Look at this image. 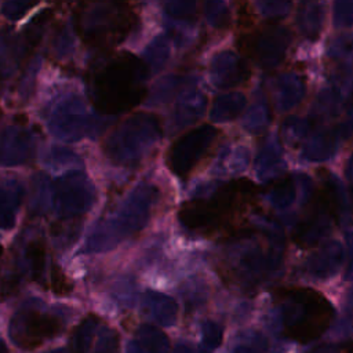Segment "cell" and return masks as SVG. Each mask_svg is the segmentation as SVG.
Returning <instances> with one entry per match:
<instances>
[{
    "label": "cell",
    "instance_id": "cell-1",
    "mask_svg": "<svg viewBox=\"0 0 353 353\" xmlns=\"http://www.w3.org/2000/svg\"><path fill=\"white\" fill-rule=\"evenodd\" d=\"M148 66L130 52L105 54L88 74L90 95L94 106L106 114L135 108L146 97Z\"/></svg>",
    "mask_w": 353,
    "mask_h": 353
},
{
    "label": "cell",
    "instance_id": "cell-2",
    "mask_svg": "<svg viewBox=\"0 0 353 353\" xmlns=\"http://www.w3.org/2000/svg\"><path fill=\"white\" fill-rule=\"evenodd\" d=\"M135 11L124 3H87L74 12L83 41L94 47H112L123 41L137 23Z\"/></svg>",
    "mask_w": 353,
    "mask_h": 353
},
{
    "label": "cell",
    "instance_id": "cell-3",
    "mask_svg": "<svg viewBox=\"0 0 353 353\" xmlns=\"http://www.w3.org/2000/svg\"><path fill=\"white\" fill-rule=\"evenodd\" d=\"M284 307L290 334L302 341L313 339L327 327L330 320L328 303L313 291H285Z\"/></svg>",
    "mask_w": 353,
    "mask_h": 353
},
{
    "label": "cell",
    "instance_id": "cell-4",
    "mask_svg": "<svg viewBox=\"0 0 353 353\" xmlns=\"http://www.w3.org/2000/svg\"><path fill=\"white\" fill-rule=\"evenodd\" d=\"M61 330L62 323L57 316L25 307L14 314L10 324V336L21 349L32 350L46 339L54 338Z\"/></svg>",
    "mask_w": 353,
    "mask_h": 353
},
{
    "label": "cell",
    "instance_id": "cell-5",
    "mask_svg": "<svg viewBox=\"0 0 353 353\" xmlns=\"http://www.w3.org/2000/svg\"><path fill=\"white\" fill-rule=\"evenodd\" d=\"M216 134L218 131L211 125H201L178 138L168 150L170 170L179 178H186L210 149Z\"/></svg>",
    "mask_w": 353,
    "mask_h": 353
},
{
    "label": "cell",
    "instance_id": "cell-6",
    "mask_svg": "<svg viewBox=\"0 0 353 353\" xmlns=\"http://www.w3.org/2000/svg\"><path fill=\"white\" fill-rule=\"evenodd\" d=\"M148 307L152 316L161 325H172L176 319V305L175 302L161 294L149 292L148 294Z\"/></svg>",
    "mask_w": 353,
    "mask_h": 353
},
{
    "label": "cell",
    "instance_id": "cell-7",
    "mask_svg": "<svg viewBox=\"0 0 353 353\" xmlns=\"http://www.w3.org/2000/svg\"><path fill=\"white\" fill-rule=\"evenodd\" d=\"M138 343L146 353H168L170 342L167 336L153 325L143 324L138 328L137 332Z\"/></svg>",
    "mask_w": 353,
    "mask_h": 353
},
{
    "label": "cell",
    "instance_id": "cell-8",
    "mask_svg": "<svg viewBox=\"0 0 353 353\" xmlns=\"http://www.w3.org/2000/svg\"><path fill=\"white\" fill-rule=\"evenodd\" d=\"M99 323V319L95 314H88L84 320H81V323L77 325V328L73 332L72 336V352L73 353H87L90 346H91V341H92V335L94 331L97 328Z\"/></svg>",
    "mask_w": 353,
    "mask_h": 353
},
{
    "label": "cell",
    "instance_id": "cell-9",
    "mask_svg": "<svg viewBox=\"0 0 353 353\" xmlns=\"http://www.w3.org/2000/svg\"><path fill=\"white\" fill-rule=\"evenodd\" d=\"M26 259L29 262L32 279L36 283L43 284L44 266H46V244L43 239L32 240L26 247Z\"/></svg>",
    "mask_w": 353,
    "mask_h": 353
},
{
    "label": "cell",
    "instance_id": "cell-10",
    "mask_svg": "<svg viewBox=\"0 0 353 353\" xmlns=\"http://www.w3.org/2000/svg\"><path fill=\"white\" fill-rule=\"evenodd\" d=\"M50 287L57 295H68L73 290L72 281L55 262H52L50 270Z\"/></svg>",
    "mask_w": 353,
    "mask_h": 353
},
{
    "label": "cell",
    "instance_id": "cell-11",
    "mask_svg": "<svg viewBox=\"0 0 353 353\" xmlns=\"http://www.w3.org/2000/svg\"><path fill=\"white\" fill-rule=\"evenodd\" d=\"M119 352V334L110 328H105L95 346L94 353H117Z\"/></svg>",
    "mask_w": 353,
    "mask_h": 353
},
{
    "label": "cell",
    "instance_id": "cell-12",
    "mask_svg": "<svg viewBox=\"0 0 353 353\" xmlns=\"http://www.w3.org/2000/svg\"><path fill=\"white\" fill-rule=\"evenodd\" d=\"M203 332H204V338L203 342L208 349H212L218 342H219V332L216 330V327L211 323H207L203 327Z\"/></svg>",
    "mask_w": 353,
    "mask_h": 353
},
{
    "label": "cell",
    "instance_id": "cell-13",
    "mask_svg": "<svg viewBox=\"0 0 353 353\" xmlns=\"http://www.w3.org/2000/svg\"><path fill=\"white\" fill-rule=\"evenodd\" d=\"M127 353H146L142 346L138 342H130L128 347H127Z\"/></svg>",
    "mask_w": 353,
    "mask_h": 353
},
{
    "label": "cell",
    "instance_id": "cell-14",
    "mask_svg": "<svg viewBox=\"0 0 353 353\" xmlns=\"http://www.w3.org/2000/svg\"><path fill=\"white\" fill-rule=\"evenodd\" d=\"M0 353H8V347L7 345L0 339Z\"/></svg>",
    "mask_w": 353,
    "mask_h": 353
},
{
    "label": "cell",
    "instance_id": "cell-15",
    "mask_svg": "<svg viewBox=\"0 0 353 353\" xmlns=\"http://www.w3.org/2000/svg\"><path fill=\"white\" fill-rule=\"evenodd\" d=\"M47 353H68L65 349H54L51 352H47Z\"/></svg>",
    "mask_w": 353,
    "mask_h": 353
},
{
    "label": "cell",
    "instance_id": "cell-16",
    "mask_svg": "<svg viewBox=\"0 0 353 353\" xmlns=\"http://www.w3.org/2000/svg\"><path fill=\"white\" fill-rule=\"evenodd\" d=\"M3 251H4V248H3V245L0 244V258H1V255H3Z\"/></svg>",
    "mask_w": 353,
    "mask_h": 353
},
{
    "label": "cell",
    "instance_id": "cell-17",
    "mask_svg": "<svg viewBox=\"0 0 353 353\" xmlns=\"http://www.w3.org/2000/svg\"><path fill=\"white\" fill-rule=\"evenodd\" d=\"M0 116H1V109H0Z\"/></svg>",
    "mask_w": 353,
    "mask_h": 353
}]
</instances>
